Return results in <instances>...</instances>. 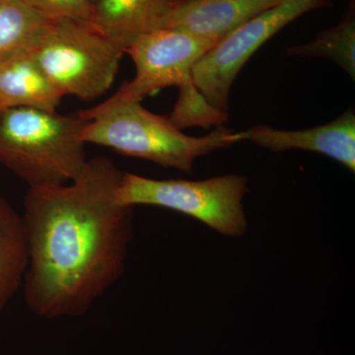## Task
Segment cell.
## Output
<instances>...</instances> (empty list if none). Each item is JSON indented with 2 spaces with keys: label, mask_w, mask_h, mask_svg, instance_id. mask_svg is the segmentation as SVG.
Listing matches in <instances>:
<instances>
[{
  "label": "cell",
  "mask_w": 355,
  "mask_h": 355,
  "mask_svg": "<svg viewBox=\"0 0 355 355\" xmlns=\"http://www.w3.org/2000/svg\"><path fill=\"white\" fill-rule=\"evenodd\" d=\"M237 137L239 141L249 140L273 153L299 149L324 154L355 171V114L352 110L316 128L284 130L259 125L237 132Z\"/></svg>",
  "instance_id": "cell-8"
},
{
  "label": "cell",
  "mask_w": 355,
  "mask_h": 355,
  "mask_svg": "<svg viewBox=\"0 0 355 355\" xmlns=\"http://www.w3.org/2000/svg\"><path fill=\"white\" fill-rule=\"evenodd\" d=\"M184 1V0H171L172 3H174V2H181Z\"/></svg>",
  "instance_id": "cell-17"
},
{
  "label": "cell",
  "mask_w": 355,
  "mask_h": 355,
  "mask_svg": "<svg viewBox=\"0 0 355 355\" xmlns=\"http://www.w3.org/2000/svg\"><path fill=\"white\" fill-rule=\"evenodd\" d=\"M62 98L31 50L0 60V111L31 108L57 112Z\"/></svg>",
  "instance_id": "cell-10"
},
{
  "label": "cell",
  "mask_w": 355,
  "mask_h": 355,
  "mask_svg": "<svg viewBox=\"0 0 355 355\" xmlns=\"http://www.w3.org/2000/svg\"><path fill=\"white\" fill-rule=\"evenodd\" d=\"M289 55L324 58L355 78V17L354 6L338 24L324 30L309 43L287 49Z\"/></svg>",
  "instance_id": "cell-14"
},
{
  "label": "cell",
  "mask_w": 355,
  "mask_h": 355,
  "mask_svg": "<svg viewBox=\"0 0 355 355\" xmlns=\"http://www.w3.org/2000/svg\"><path fill=\"white\" fill-rule=\"evenodd\" d=\"M29 261L22 216L0 197V313L23 286Z\"/></svg>",
  "instance_id": "cell-12"
},
{
  "label": "cell",
  "mask_w": 355,
  "mask_h": 355,
  "mask_svg": "<svg viewBox=\"0 0 355 355\" xmlns=\"http://www.w3.org/2000/svg\"><path fill=\"white\" fill-rule=\"evenodd\" d=\"M246 178L223 175L200 180H156L123 173L116 191L123 207L153 205L193 217L229 237H239L247 229L243 198Z\"/></svg>",
  "instance_id": "cell-5"
},
{
  "label": "cell",
  "mask_w": 355,
  "mask_h": 355,
  "mask_svg": "<svg viewBox=\"0 0 355 355\" xmlns=\"http://www.w3.org/2000/svg\"><path fill=\"white\" fill-rule=\"evenodd\" d=\"M282 0H184L170 6L159 28H179L221 40Z\"/></svg>",
  "instance_id": "cell-9"
},
{
  "label": "cell",
  "mask_w": 355,
  "mask_h": 355,
  "mask_svg": "<svg viewBox=\"0 0 355 355\" xmlns=\"http://www.w3.org/2000/svg\"><path fill=\"white\" fill-rule=\"evenodd\" d=\"M87 121L38 109L0 111V164L29 188L69 183L89 159L79 137Z\"/></svg>",
  "instance_id": "cell-2"
},
{
  "label": "cell",
  "mask_w": 355,
  "mask_h": 355,
  "mask_svg": "<svg viewBox=\"0 0 355 355\" xmlns=\"http://www.w3.org/2000/svg\"><path fill=\"white\" fill-rule=\"evenodd\" d=\"M218 41L179 28H156L140 35L125 51L135 64V77L106 101L79 112V116L85 119L116 105L141 102L163 88L193 84V67Z\"/></svg>",
  "instance_id": "cell-6"
},
{
  "label": "cell",
  "mask_w": 355,
  "mask_h": 355,
  "mask_svg": "<svg viewBox=\"0 0 355 355\" xmlns=\"http://www.w3.org/2000/svg\"><path fill=\"white\" fill-rule=\"evenodd\" d=\"M51 19L21 0H0V60L32 50Z\"/></svg>",
  "instance_id": "cell-13"
},
{
  "label": "cell",
  "mask_w": 355,
  "mask_h": 355,
  "mask_svg": "<svg viewBox=\"0 0 355 355\" xmlns=\"http://www.w3.org/2000/svg\"><path fill=\"white\" fill-rule=\"evenodd\" d=\"M329 0H282L217 42L193 67L195 85L214 108L227 112L236 77L249 58L292 21Z\"/></svg>",
  "instance_id": "cell-7"
},
{
  "label": "cell",
  "mask_w": 355,
  "mask_h": 355,
  "mask_svg": "<svg viewBox=\"0 0 355 355\" xmlns=\"http://www.w3.org/2000/svg\"><path fill=\"white\" fill-rule=\"evenodd\" d=\"M90 1L93 3V2L96 1V0H90Z\"/></svg>",
  "instance_id": "cell-18"
},
{
  "label": "cell",
  "mask_w": 355,
  "mask_h": 355,
  "mask_svg": "<svg viewBox=\"0 0 355 355\" xmlns=\"http://www.w3.org/2000/svg\"><path fill=\"white\" fill-rule=\"evenodd\" d=\"M171 0H96L91 23L125 53L140 35L156 29Z\"/></svg>",
  "instance_id": "cell-11"
},
{
  "label": "cell",
  "mask_w": 355,
  "mask_h": 355,
  "mask_svg": "<svg viewBox=\"0 0 355 355\" xmlns=\"http://www.w3.org/2000/svg\"><path fill=\"white\" fill-rule=\"evenodd\" d=\"M51 18H70L89 21L92 15L90 0H21Z\"/></svg>",
  "instance_id": "cell-16"
},
{
  "label": "cell",
  "mask_w": 355,
  "mask_h": 355,
  "mask_svg": "<svg viewBox=\"0 0 355 355\" xmlns=\"http://www.w3.org/2000/svg\"><path fill=\"white\" fill-rule=\"evenodd\" d=\"M123 175L111 159L96 156L73 181L28 190L22 288L36 316L83 317L121 279L133 235V207L116 200Z\"/></svg>",
  "instance_id": "cell-1"
},
{
  "label": "cell",
  "mask_w": 355,
  "mask_h": 355,
  "mask_svg": "<svg viewBox=\"0 0 355 355\" xmlns=\"http://www.w3.org/2000/svg\"><path fill=\"white\" fill-rule=\"evenodd\" d=\"M84 120L88 121L79 133L84 144L187 173L193 171L198 158L239 142L237 132L224 125L205 137L187 135L169 118L151 113L141 102L116 105Z\"/></svg>",
  "instance_id": "cell-3"
},
{
  "label": "cell",
  "mask_w": 355,
  "mask_h": 355,
  "mask_svg": "<svg viewBox=\"0 0 355 355\" xmlns=\"http://www.w3.org/2000/svg\"><path fill=\"white\" fill-rule=\"evenodd\" d=\"M168 118L175 127L182 130L189 128L223 125L228 120V114L227 112L211 106L193 83L179 88L176 104Z\"/></svg>",
  "instance_id": "cell-15"
},
{
  "label": "cell",
  "mask_w": 355,
  "mask_h": 355,
  "mask_svg": "<svg viewBox=\"0 0 355 355\" xmlns=\"http://www.w3.org/2000/svg\"><path fill=\"white\" fill-rule=\"evenodd\" d=\"M33 55L62 95L92 101L111 89L123 51L89 21L51 18Z\"/></svg>",
  "instance_id": "cell-4"
}]
</instances>
